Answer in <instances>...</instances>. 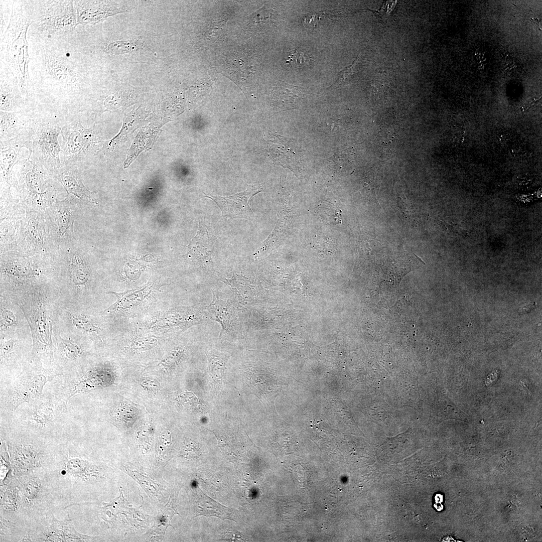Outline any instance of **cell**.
I'll use <instances>...</instances> for the list:
<instances>
[{
	"instance_id": "cell-1",
	"label": "cell",
	"mask_w": 542,
	"mask_h": 542,
	"mask_svg": "<svg viewBox=\"0 0 542 542\" xmlns=\"http://www.w3.org/2000/svg\"><path fill=\"white\" fill-rule=\"evenodd\" d=\"M73 34L47 37L35 32L29 44V71L32 90L36 87L59 90L62 98L79 105L82 74L79 43Z\"/></svg>"
},
{
	"instance_id": "cell-2",
	"label": "cell",
	"mask_w": 542,
	"mask_h": 542,
	"mask_svg": "<svg viewBox=\"0 0 542 542\" xmlns=\"http://www.w3.org/2000/svg\"><path fill=\"white\" fill-rule=\"evenodd\" d=\"M1 424L15 477L47 469L62 440L34 432L16 422Z\"/></svg>"
},
{
	"instance_id": "cell-3",
	"label": "cell",
	"mask_w": 542,
	"mask_h": 542,
	"mask_svg": "<svg viewBox=\"0 0 542 542\" xmlns=\"http://www.w3.org/2000/svg\"><path fill=\"white\" fill-rule=\"evenodd\" d=\"M19 505L18 524L29 529L67 504L47 469L14 477Z\"/></svg>"
},
{
	"instance_id": "cell-4",
	"label": "cell",
	"mask_w": 542,
	"mask_h": 542,
	"mask_svg": "<svg viewBox=\"0 0 542 542\" xmlns=\"http://www.w3.org/2000/svg\"><path fill=\"white\" fill-rule=\"evenodd\" d=\"M33 23L30 1H13L10 23L1 37V66L18 80L26 98L32 92L27 34Z\"/></svg>"
},
{
	"instance_id": "cell-5",
	"label": "cell",
	"mask_w": 542,
	"mask_h": 542,
	"mask_svg": "<svg viewBox=\"0 0 542 542\" xmlns=\"http://www.w3.org/2000/svg\"><path fill=\"white\" fill-rule=\"evenodd\" d=\"M60 375L36 368L25 370L1 383V414H14L18 409L40 398L48 382Z\"/></svg>"
},
{
	"instance_id": "cell-6",
	"label": "cell",
	"mask_w": 542,
	"mask_h": 542,
	"mask_svg": "<svg viewBox=\"0 0 542 542\" xmlns=\"http://www.w3.org/2000/svg\"><path fill=\"white\" fill-rule=\"evenodd\" d=\"M22 406L18 409L21 412L18 423L37 433L59 438L67 405L56 393L44 392L35 401Z\"/></svg>"
},
{
	"instance_id": "cell-7",
	"label": "cell",
	"mask_w": 542,
	"mask_h": 542,
	"mask_svg": "<svg viewBox=\"0 0 542 542\" xmlns=\"http://www.w3.org/2000/svg\"><path fill=\"white\" fill-rule=\"evenodd\" d=\"M35 30L48 37L71 34L77 26L73 1H30Z\"/></svg>"
},
{
	"instance_id": "cell-8",
	"label": "cell",
	"mask_w": 542,
	"mask_h": 542,
	"mask_svg": "<svg viewBox=\"0 0 542 542\" xmlns=\"http://www.w3.org/2000/svg\"><path fill=\"white\" fill-rule=\"evenodd\" d=\"M213 300L206 311L210 320L215 321L221 326L219 339L234 340L240 339L242 335V318L240 307L236 306L232 299L224 297L220 293L212 291Z\"/></svg>"
},
{
	"instance_id": "cell-9",
	"label": "cell",
	"mask_w": 542,
	"mask_h": 542,
	"mask_svg": "<svg viewBox=\"0 0 542 542\" xmlns=\"http://www.w3.org/2000/svg\"><path fill=\"white\" fill-rule=\"evenodd\" d=\"M62 128L50 123H39L32 128L33 153L43 165L60 170L61 149L58 137ZM58 171V172H59Z\"/></svg>"
},
{
	"instance_id": "cell-10",
	"label": "cell",
	"mask_w": 542,
	"mask_h": 542,
	"mask_svg": "<svg viewBox=\"0 0 542 542\" xmlns=\"http://www.w3.org/2000/svg\"><path fill=\"white\" fill-rule=\"evenodd\" d=\"M32 541H90L96 537L78 532L70 520H58L54 513L28 530Z\"/></svg>"
},
{
	"instance_id": "cell-11",
	"label": "cell",
	"mask_w": 542,
	"mask_h": 542,
	"mask_svg": "<svg viewBox=\"0 0 542 542\" xmlns=\"http://www.w3.org/2000/svg\"><path fill=\"white\" fill-rule=\"evenodd\" d=\"M61 133L65 164L79 161L95 142L93 131L85 128L80 121L64 126Z\"/></svg>"
},
{
	"instance_id": "cell-12",
	"label": "cell",
	"mask_w": 542,
	"mask_h": 542,
	"mask_svg": "<svg viewBox=\"0 0 542 542\" xmlns=\"http://www.w3.org/2000/svg\"><path fill=\"white\" fill-rule=\"evenodd\" d=\"M261 191L260 187L249 185L245 190L230 196L206 195L205 197L212 199L218 205L224 217L246 218L253 212L249 204L250 199Z\"/></svg>"
},
{
	"instance_id": "cell-13",
	"label": "cell",
	"mask_w": 542,
	"mask_h": 542,
	"mask_svg": "<svg viewBox=\"0 0 542 542\" xmlns=\"http://www.w3.org/2000/svg\"><path fill=\"white\" fill-rule=\"evenodd\" d=\"M73 2L77 25L95 24L115 12L114 7L108 2L75 0Z\"/></svg>"
},
{
	"instance_id": "cell-14",
	"label": "cell",
	"mask_w": 542,
	"mask_h": 542,
	"mask_svg": "<svg viewBox=\"0 0 542 542\" xmlns=\"http://www.w3.org/2000/svg\"><path fill=\"white\" fill-rule=\"evenodd\" d=\"M24 96L18 80L1 67V110L16 112L24 105Z\"/></svg>"
},
{
	"instance_id": "cell-15",
	"label": "cell",
	"mask_w": 542,
	"mask_h": 542,
	"mask_svg": "<svg viewBox=\"0 0 542 542\" xmlns=\"http://www.w3.org/2000/svg\"><path fill=\"white\" fill-rule=\"evenodd\" d=\"M276 137L277 140L272 142L270 147L272 158L281 163V166L288 168L298 175L300 171L297 145L294 140H287L282 136Z\"/></svg>"
},
{
	"instance_id": "cell-16",
	"label": "cell",
	"mask_w": 542,
	"mask_h": 542,
	"mask_svg": "<svg viewBox=\"0 0 542 542\" xmlns=\"http://www.w3.org/2000/svg\"><path fill=\"white\" fill-rule=\"evenodd\" d=\"M195 492L193 507L195 516L204 515L216 516L224 520H234L230 508L226 507L205 494L200 488L194 489Z\"/></svg>"
},
{
	"instance_id": "cell-17",
	"label": "cell",
	"mask_w": 542,
	"mask_h": 542,
	"mask_svg": "<svg viewBox=\"0 0 542 542\" xmlns=\"http://www.w3.org/2000/svg\"><path fill=\"white\" fill-rule=\"evenodd\" d=\"M151 291L149 287H145L140 289L127 290L121 293L109 292L116 297V301L104 312H112L127 310L141 304L149 296Z\"/></svg>"
},
{
	"instance_id": "cell-18",
	"label": "cell",
	"mask_w": 542,
	"mask_h": 542,
	"mask_svg": "<svg viewBox=\"0 0 542 542\" xmlns=\"http://www.w3.org/2000/svg\"><path fill=\"white\" fill-rule=\"evenodd\" d=\"M14 478L1 485V517L18 525L19 505Z\"/></svg>"
},
{
	"instance_id": "cell-19",
	"label": "cell",
	"mask_w": 542,
	"mask_h": 542,
	"mask_svg": "<svg viewBox=\"0 0 542 542\" xmlns=\"http://www.w3.org/2000/svg\"><path fill=\"white\" fill-rule=\"evenodd\" d=\"M57 173L58 179L68 193L80 199H86L90 202L96 203L93 193L83 186L78 176L74 174L73 170H70L69 168H62Z\"/></svg>"
},
{
	"instance_id": "cell-20",
	"label": "cell",
	"mask_w": 542,
	"mask_h": 542,
	"mask_svg": "<svg viewBox=\"0 0 542 542\" xmlns=\"http://www.w3.org/2000/svg\"><path fill=\"white\" fill-rule=\"evenodd\" d=\"M57 354L62 362L65 364L74 362L83 355L81 346L73 341L64 339L59 335L55 336Z\"/></svg>"
},
{
	"instance_id": "cell-21",
	"label": "cell",
	"mask_w": 542,
	"mask_h": 542,
	"mask_svg": "<svg viewBox=\"0 0 542 542\" xmlns=\"http://www.w3.org/2000/svg\"><path fill=\"white\" fill-rule=\"evenodd\" d=\"M26 119L20 111L7 112L1 110V138H11L26 122Z\"/></svg>"
},
{
	"instance_id": "cell-22",
	"label": "cell",
	"mask_w": 542,
	"mask_h": 542,
	"mask_svg": "<svg viewBox=\"0 0 542 542\" xmlns=\"http://www.w3.org/2000/svg\"><path fill=\"white\" fill-rule=\"evenodd\" d=\"M12 143L1 145V167L6 174L11 172L15 164L18 162V155L22 147L20 141H12Z\"/></svg>"
},
{
	"instance_id": "cell-23",
	"label": "cell",
	"mask_w": 542,
	"mask_h": 542,
	"mask_svg": "<svg viewBox=\"0 0 542 542\" xmlns=\"http://www.w3.org/2000/svg\"><path fill=\"white\" fill-rule=\"evenodd\" d=\"M209 373L216 381H221L224 376L228 357L217 351L207 352Z\"/></svg>"
},
{
	"instance_id": "cell-24",
	"label": "cell",
	"mask_w": 542,
	"mask_h": 542,
	"mask_svg": "<svg viewBox=\"0 0 542 542\" xmlns=\"http://www.w3.org/2000/svg\"><path fill=\"white\" fill-rule=\"evenodd\" d=\"M69 317L74 326L83 332L91 335H97L100 329L89 318L76 313H69Z\"/></svg>"
},
{
	"instance_id": "cell-25",
	"label": "cell",
	"mask_w": 542,
	"mask_h": 542,
	"mask_svg": "<svg viewBox=\"0 0 542 542\" xmlns=\"http://www.w3.org/2000/svg\"><path fill=\"white\" fill-rule=\"evenodd\" d=\"M312 61L311 57L302 51L295 50L288 56L285 63L293 68L301 69L308 67Z\"/></svg>"
},
{
	"instance_id": "cell-26",
	"label": "cell",
	"mask_w": 542,
	"mask_h": 542,
	"mask_svg": "<svg viewBox=\"0 0 542 542\" xmlns=\"http://www.w3.org/2000/svg\"><path fill=\"white\" fill-rule=\"evenodd\" d=\"M71 268L75 285H85L88 279V273L83 263L79 261H73L71 263Z\"/></svg>"
},
{
	"instance_id": "cell-27",
	"label": "cell",
	"mask_w": 542,
	"mask_h": 542,
	"mask_svg": "<svg viewBox=\"0 0 542 542\" xmlns=\"http://www.w3.org/2000/svg\"><path fill=\"white\" fill-rule=\"evenodd\" d=\"M135 49L132 43L127 41H118L110 43L106 52L110 55H119L130 52Z\"/></svg>"
},
{
	"instance_id": "cell-28",
	"label": "cell",
	"mask_w": 542,
	"mask_h": 542,
	"mask_svg": "<svg viewBox=\"0 0 542 542\" xmlns=\"http://www.w3.org/2000/svg\"><path fill=\"white\" fill-rule=\"evenodd\" d=\"M274 16L273 9H260L249 16V22L252 25L268 23Z\"/></svg>"
},
{
	"instance_id": "cell-29",
	"label": "cell",
	"mask_w": 542,
	"mask_h": 542,
	"mask_svg": "<svg viewBox=\"0 0 542 542\" xmlns=\"http://www.w3.org/2000/svg\"><path fill=\"white\" fill-rule=\"evenodd\" d=\"M16 341L10 339L1 343V367L9 363L13 353L14 352Z\"/></svg>"
},
{
	"instance_id": "cell-30",
	"label": "cell",
	"mask_w": 542,
	"mask_h": 542,
	"mask_svg": "<svg viewBox=\"0 0 542 542\" xmlns=\"http://www.w3.org/2000/svg\"><path fill=\"white\" fill-rule=\"evenodd\" d=\"M158 343V339L156 337L147 336L140 337L133 341V345L135 348L148 349L155 347Z\"/></svg>"
},
{
	"instance_id": "cell-31",
	"label": "cell",
	"mask_w": 542,
	"mask_h": 542,
	"mask_svg": "<svg viewBox=\"0 0 542 542\" xmlns=\"http://www.w3.org/2000/svg\"><path fill=\"white\" fill-rule=\"evenodd\" d=\"M358 59L359 56H358L351 65L347 66L344 69L339 72L338 77L335 83L341 84L350 79L353 76Z\"/></svg>"
},
{
	"instance_id": "cell-32",
	"label": "cell",
	"mask_w": 542,
	"mask_h": 542,
	"mask_svg": "<svg viewBox=\"0 0 542 542\" xmlns=\"http://www.w3.org/2000/svg\"><path fill=\"white\" fill-rule=\"evenodd\" d=\"M16 320L15 314L11 311L5 309L1 314V326L7 328L16 324Z\"/></svg>"
},
{
	"instance_id": "cell-33",
	"label": "cell",
	"mask_w": 542,
	"mask_h": 542,
	"mask_svg": "<svg viewBox=\"0 0 542 542\" xmlns=\"http://www.w3.org/2000/svg\"><path fill=\"white\" fill-rule=\"evenodd\" d=\"M179 400L184 405L196 408L199 404L197 397L192 393L185 392L179 396Z\"/></svg>"
},
{
	"instance_id": "cell-34",
	"label": "cell",
	"mask_w": 542,
	"mask_h": 542,
	"mask_svg": "<svg viewBox=\"0 0 542 542\" xmlns=\"http://www.w3.org/2000/svg\"><path fill=\"white\" fill-rule=\"evenodd\" d=\"M229 532L230 533V534H229H229H228V533H227V534L225 536L229 537V538H227V539H226V540H231V541H234V540H235V541H236V540L244 541V539L243 538V536L241 534L240 532Z\"/></svg>"
}]
</instances>
